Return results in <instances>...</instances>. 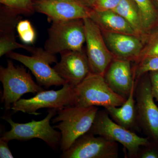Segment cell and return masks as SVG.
<instances>
[{
    "label": "cell",
    "instance_id": "29",
    "mask_svg": "<svg viewBox=\"0 0 158 158\" xmlns=\"http://www.w3.org/2000/svg\"><path fill=\"white\" fill-rule=\"evenodd\" d=\"M140 158H158V153L153 150L145 151L141 154Z\"/></svg>",
    "mask_w": 158,
    "mask_h": 158
},
{
    "label": "cell",
    "instance_id": "21",
    "mask_svg": "<svg viewBox=\"0 0 158 158\" xmlns=\"http://www.w3.org/2000/svg\"><path fill=\"white\" fill-rule=\"evenodd\" d=\"M24 49L32 53L35 48L19 43L16 40L15 34H1L0 35V57L7 55L17 49Z\"/></svg>",
    "mask_w": 158,
    "mask_h": 158
},
{
    "label": "cell",
    "instance_id": "3",
    "mask_svg": "<svg viewBox=\"0 0 158 158\" xmlns=\"http://www.w3.org/2000/svg\"><path fill=\"white\" fill-rule=\"evenodd\" d=\"M44 49L56 55L69 51L83 50L86 41L83 19L52 21Z\"/></svg>",
    "mask_w": 158,
    "mask_h": 158
},
{
    "label": "cell",
    "instance_id": "16",
    "mask_svg": "<svg viewBox=\"0 0 158 158\" xmlns=\"http://www.w3.org/2000/svg\"><path fill=\"white\" fill-rule=\"evenodd\" d=\"M89 18L101 31L138 36L129 23L113 10L99 11L92 8Z\"/></svg>",
    "mask_w": 158,
    "mask_h": 158
},
{
    "label": "cell",
    "instance_id": "12",
    "mask_svg": "<svg viewBox=\"0 0 158 158\" xmlns=\"http://www.w3.org/2000/svg\"><path fill=\"white\" fill-rule=\"evenodd\" d=\"M61 54L54 69L65 83L75 87L90 73L87 55L82 51H69Z\"/></svg>",
    "mask_w": 158,
    "mask_h": 158
},
{
    "label": "cell",
    "instance_id": "19",
    "mask_svg": "<svg viewBox=\"0 0 158 158\" xmlns=\"http://www.w3.org/2000/svg\"><path fill=\"white\" fill-rule=\"evenodd\" d=\"M138 7L146 34L158 27V9L151 0H133Z\"/></svg>",
    "mask_w": 158,
    "mask_h": 158
},
{
    "label": "cell",
    "instance_id": "15",
    "mask_svg": "<svg viewBox=\"0 0 158 158\" xmlns=\"http://www.w3.org/2000/svg\"><path fill=\"white\" fill-rule=\"evenodd\" d=\"M106 82L116 93L122 96H128L135 85V77L130 61L115 58L104 75Z\"/></svg>",
    "mask_w": 158,
    "mask_h": 158
},
{
    "label": "cell",
    "instance_id": "8",
    "mask_svg": "<svg viewBox=\"0 0 158 158\" xmlns=\"http://www.w3.org/2000/svg\"><path fill=\"white\" fill-rule=\"evenodd\" d=\"M89 131L94 135L120 143L131 155L135 154L139 148L148 144L147 138L140 137L114 122L104 111H98Z\"/></svg>",
    "mask_w": 158,
    "mask_h": 158
},
{
    "label": "cell",
    "instance_id": "5",
    "mask_svg": "<svg viewBox=\"0 0 158 158\" xmlns=\"http://www.w3.org/2000/svg\"><path fill=\"white\" fill-rule=\"evenodd\" d=\"M0 81L3 87L2 102L6 110L11 109V105L25 94H37L44 90L34 81L24 66H15L11 60L7 61L6 68L0 67Z\"/></svg>",
    "mask_w": 158,
    "mask_h": 158
},
{
    "label": "cell",
    "instance_id": "13",
    "mask_svg": "<svg viewBox=\"0 0 158 158\" xmlns=\"http://www.w3.org/2000/svg\"><path fill=\"white\" fill-rule=\"evenodd\" d=\"M108 48L116 58L138 60L144 44L142 37L131 34L101 31Z\"/></svg>",
    "mask_w": 158,
    "mask_h": 158
},
{
    "label": "cell",
    "instance_id": "20",
    "mask_svg": "<svg viewBox=\"0 0 158 158\" xmlns=\"http://www.w3.org/2000/svg\"><path fill=\"white\" fill-rule=\"evenodd\" d=\"M21 18V15L2 6L0 12V34H15Z\"/></svg>",
    "mask_w": 158,
    "mask_h": 158
},
{
    "label": "cell",
    "instance_id": "14",
    "mask_svg": "<svg viewBox=\"0 0 158 158\" xmlns=\"http://www.w3.org/2000/svg\"><path fill=\"white\" fill-rule=\"evenodd\" d=\"M150 80L141 81L137 90V108L144 127L158 139V107L154 101Z\"/></svg>",
    "mask_w": 158,
    "mask_h": 158
},
{
    "label": "cell",
    "instance_id": "7",
    "mask_svg": "<svg viewBox=\"0 0 158 158\" xmlns=\"http://www.w3.org/2000/svg\"><path fill=\"white\" fill-rule=\"evenodd\" d=\"M31 54V56H28L11 52L7 56L28 68L36 78L37 84L41 87L48 88L65 84V81L51 67V64L58 62L56 55L40 48H34Z\"/></svg>",
    "mask_w": 158,
    "mask_h": 158
},
{
    "label": "cell",
    "instance_id": "25",
    "mask_svg": "<svg viewBox=\"0 0 158 158\" xmlns=\"http://www.w3.org/2000/svg\"><path fill=\"white\" fill-rule=\"evenodd\" d=\"M151 56H158V27L148 34L144 48L138 60Z\"/></svg>",
    "mask_w": 158,
    "mask_h": 158
},
{
    "label": "cell",
    "instance_id": "26",
    "mask_svg": "<svg viewBox=\"0 0 158 158\" xmlns=\"http://www.w3.org/2000/svg\"><path fill=\"white\" fill-rule=\"evenodd\" d=\"M121 0H96L92 9L99 11L114 10Z\"/></svg>",
    "mask_w": 158,
    "mask_h": 158
},
{
    "label": "cell",
    "instance_id": "1",
    "mask_svg": "<svg viewBox=\"0 0 158 158\" xmlns=\"http://www.w3.org/2000/svg\"><path fill=\"white\" fill-rule=\"evenodd\" d=\"M98 112V108L94 106H69L58 111L57 116L52 119V123L59 122L53 127L61 133L60 146L62 152L68 149L77 139L89 131Z\"/></svg>",
    "mask_w": 158,
    "mask_h": 158
},
{
    "label": "cell",
    "instance_id": "9",
    "mask_svg": "<svg viewBox=\"0 0 158 158\" xmlns=\"http://www.w3.org/2000/svg\"><path fill=\"white\" fill-rule=\"evenodd\" d=\"M87 44V56L90 73L104 75L114 59L106 45L101 30L90 18L83 19Z\"/></svg>",
    "mask_w": 158,
    "mask_h": 158
},
{
    "label": "cell",
    "instance_id": "6",
    "mask_svg": "<svg viewBox=\"0 0 158 158\" xmlns=\"http://www.w3.org/2000/svg\"><path fill=\"white\" fill-rule=\"evenodd\" d=\"M75 87L65 83L60 90L40 91L29 99H20L12 105L11 109L14 113L22 112L31 115H40V109L47 108L58 111L66 107L74 106Z\"/></svg>",
    "mask_w": 158,
    "mask_h": 158
},
{
    "label": "cell",
    "instance_id": "18",
    "mask_svg": "<svg viewBox=\"0 0 158 158\" xmlns=\"http://www.w3.org/2000/svg\"><path fill=\"white\" fill-rule=\"evenodd\" d=\"M113 11L122 16L129 23L138 36L146 39L140 11L133 0H121Z\"/></svg>",
    "mask_w": 158,
    "mask_h": 158
},
{
    "label": "cell",
    "instance_id": "28",
    "mask_svg": "<svg viewBox=\"0 0 158 158\" xmlns=\"http://www.w3.org/2000/svg\"><path fill=\"white\" fill-rule=\"evenodd\" d=\"M8 141L0 139V158H14L8 145Z\"/></svg>",
    "mask_w": 158,
    "mask_h": 158
},
{
    "label": "cell",
    "instance_id": "30",
    "mask_svg": "<svg viewBox=\"0 0 158 158\" xmlns=\"http://www.w3.org/2000/svg\"><path fill=\"white\" fill-rule=\"evenodd\" d=\"M96 0H81L82 2L88 7L92 8Z\"/></svg>",
    "mask_w": 158,
    "mask_h": 158
},
{
    "label": "cell",
    "instance_id": "24",
    "mask_svg": "<svg viewBox=\"0 0 158 158\" xmlns=\"http://www.w3.org/2000/svg\"><path fill=\"white\" fill-rule=\"evenodd\" d=\"M16 31L23 43L27 44L34 43L36 39V32L28 20H20L16 26Z\"/></svg>",
    "mask_w": 158,
    "mask_h": 158
},
{
    "label": "cell",
    "instance_id": "10",
    "mask_svg": "<svg viewBox=\"0 0 158 158\" xmlns=\"http://www.w3.org/2000/svg\"><path fill=\"white\" fill-rule=\"evenodd\" d=\"M115 141L89 133L77 139L68 149L62 152V158H115L118 156Z\"/></svg>",
    "mask_w": 158,
    "mask_h": 158
},
{
    "label": "cell",
    "instance_id": "17",
    "mask_svg": "<svg viewBox=\"0 0 158 158\" xmlns=\"http://www.w3.org/2000/svg\"><path fill=\"white\" fill-rule=\"evenodd\" d=\"M135 85L130 91L127 99L122 106L107 108L109 114L118 124L128 128L134 123L135 118Z\"/></svg>",
    "mask_w": 158,
    "mask_h": 158
},
{
    "label": "cell",
    "instance_id": "31",
    "mask_svg": "<svg viewBox=\"0 0 158 158\" xmlns=\"http://www.w3.org/2000/svg\"><path fill=\"white\" fill-rule=\"evenodd\" d=\"M156 8L158 9V0H151Z\"/></svg>",
    "mask_w": 158,
    "mask_h": 158
},
{
    "label": "cell",
    "instance_id": "23",
    "mask_svg": "<svg viewBox=\"0 0 158 158\" xmlns=\"http://www.w3.org/2000/svg\"><path fill=\"white\" fill-rule=\"evenodd\" d=\"M134 77L137 78L148 72L158 70V56H147L138 59Z\"/></svg>",
    "mask_w": 158,
    "mask_h": 158
},
{
    "label": "cell",
    "instance_id": "22",
    "mask_svg": "<svg viewBox=\"0 0 158 158\" xmlns=\"http://www.w3.org/2000/svg\"><path fill=\"white\" fill-rule=\"evenodd\" d=\"M37 0H0L4 7L21 15H31L35 11L34 4Z\"/></svg>",
    "mask_w": 158,
    "mask_h": 158
},
{
    "label": "cell",
    "instance_id": "27",
    "mask_svg": "<svg viewBox=\"0 0 158 158\" xmlns=\"http://www.w3.org/2000/svg\"><path fill=\"white\" fill-rule=\"evenodd\" d=\"M150 81L154 97L158 102V70L150 72Z\"/></svg>",
    "mask_w": 158,
    "mask_h": 158
},
{
    "label": "cell",
    "instance_id": "11",
    "mask_svg": "<svg viewBox=\"0 0 158 158\" xmlns=\"http://www.w3.org/2000/svg\"><path fill=\"white\" fill-rule=\"evenodd\" d=\"M34 9L52 22L84 19L89 17L92 8L79 0H37Z\"/></svg>",
    "mask_w": 158,
    "mask_h": 158
},
{
    "label": "cell",
    "instance_id": "4",
    "mask_svg": "<svg viewBox=\"0 0 158 158\" xmlns=\"http://www.w3.org/2000/svg\"><path fill=\"white\" fill-rule=\"evenodd\" d=\"M57 112L55 109H49L48 114L42 120H33L25 123L14 122L9 116L2 117L10 124L11 129L4 133L1 138L8 142L14 140L27 141L38 138L44 141L52 148L56 149L60 145L61 133L51 126L50 121L56 115Z\"/></svg>",
    "mask_w": 158,
    "mask_h": 158
},
{
    "label": "cell",
    "instance_id": "2",
    "mask_svg": "<svg viewBox=\"0 0 158 158\" xmlns=\"http://www.w3.org/2000/svg\"><path fill=\"white\" fill-rule=\"evenodd\" d=\"M74 90V106L82 107L94 106L107 109L120 106L126 100L111 88L104 76L91 73L75 87Z\"/></svg>",
    "mask_w": 158,
    "mask_h": 158
},
{
    "label": "cell",
    "instance_id": "32",
    "mask_svg": "<svg viewBox=\"0 0 158 158\" xmlns=\"http://www.w3.org/2000/svg\"><path fill=\"white\" fill-rule=\"evenodd\" d=\"M79 1H81V0H79ZM82 2V1H81Z\"/></svg>",
    "mask_w": 158,
    "mask_h": 158
}]
</instances>
